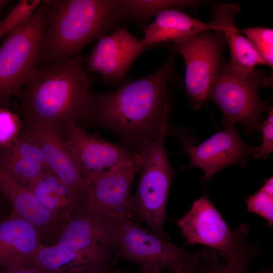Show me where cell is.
<instances>
[{
  "mask_svg": "<svg viewBox=\"0 0 273 273\" xmlns=\"http://www.w3.org/2000/svg\"><path fill=\"white\" fill-rule=\"evenodd\" d=\"M174 59L172 54L155 72L115 90L90 92L83 120L116 133L135 148L155 138L169 114L167 90L174 79Z\"/></svg>",
  "mask_w": 273,
  "mask_h": 273,
  "instance_id": "obj_1",
  "label": "cell"
},
{
  "mask_svg": "<svg viewBox=\"0 0 273 273\" xmlns=\"http://www.w3.org/2000/svg\"><path fill=\"white\" fill-rule=\"evenodd\" d=\"M85 62L79 54L39 66L17 94L23 120L47 125L62 138L70 123L83 120L91 92Z\"/></svg>",
  "mask_w": 273,
  "mask_h": 273,
  "instance_id": "obj_2",
  "label": "cell"
},
{
  "mask_svg": "<svg viewBox=\"0 0 273 273\" xmlns=\"http://www.w3.org/2000/svg\"><path fill=\"white\" fill-rule=\"evenodd\" d=\"M39 66L67 60L119 27L127 18L120 0H48Z\"/></svg>",
  "mask_w": 273,
  "mask_h": 273,
  "instance_id": "obj_3",
  "label": "cell"
},
{
  "mask_svg": "<svg viewBox=\"0 0 273 273\" xmlns=\"http://www.w3.org/2000/svg\"><path fill=\"white\" fill-rule=\"evenodd\" d=\"M165 119L157 135L138 147L140 178L132 196V218L135 217L152 231L167 238L164 231L167 199L175 174L168 158L164 141L167 129Z\"/></svg>",
  "mask_w": 273,
  "mask_h": 273,
  "instance_id": "obj_4",
  "label": "cell"
},
{
  "mask_svg": "<svg viewBox=\"0 0 273 273\" xmlns=\"http://www.w3.org/2000/svg\"><path fill=\"white\" fill-rule=\"evenodd\" d=\"M47 3L11 31L0 47V108H7L39 67L47 28Z\"/></svg>",
  "mask_w": 273,
  "mask_h": 273,
  "instance_id": "obj_5",
  "label": "cell"
},
{
  "mask_svg": "<svg viewBox=\"0 0 273 273\" xmlns=\"http://www.w3.org/2000/svg\"><path fill=\"white\" fill-rule=\"evenodd\" d=\"M271 85L262 71H243L231 66L224 60L208 89L207 99L221 110L222 124L226 127L240 123L246 133L260 131L261 116L267 103L259 96L260 86Z\"/></svg>",
  "mask_w": 273,
  "mask_h": 273,
  "instance_id": "obj_6",
  "label": "cell"
},
{
  "mask_svg": "<svg viewBox=\"0 0 273 273\" xmlns=\"http://www.w3.org/2000/svg\"><path fill=\"white\" fill-rule=\"evenodd\" d=\"M116 244L118 256L141 266V273H161L164 268L181 273H203L205 248L187 251L132 219L121 220Z\"/></svg>",
  "mask_w": 273,
  "mask_h": 273,
  "instance_id": "obj_7",
  "label": "cell"
},
{
  "mask_svg": "<svg viewBox=\"0 0 273 273\" xmlns=\"http://www.w3.org/2000/svg\"><path fill=\"white\" fill-rule=\"evenodd\" d=\"M187 245L201 244L216 250L226 260L247 241L249 228L231 230L207 195L194 201L190 210L177 221Z\"/></svg>",
  "mask_w": 273,
  "mask_h": 273,
  "instance_id": "obj_8",
  "label": "cell"
},
{
  "mask_svg": "<svg viewBox=\"0 0 273 273\" xmlns=\"http://www.w3.org/2000/svg\"><path fill=\"white\" fill-rule=\"evenodd\" d=\"M225 41L220 32H203L188 41L172 45L183 58L186 65V93L195 109L205 103L209 87L224 60Z\"/></svg>",
  "mask_w": 273,
  "mask_h": 273,
  "instance_id": "obj_9",
  "label": "cell"
},
{
  "mask_svg": "<svg viewBox=\"0 0 273 273\" xmlns=\"http://www.w3.org/2000/svg\"><path fill=\"white\" fill-rule=\"evenodd\" d=\"M62 139L85 181L133 161L139 156L137 148L90 135L76 122L66 127Z\"/></svg>",
  "mask_w": 273,
  "mask_h": 273,
  "instance_id": "obj_10",
  "label": "cell"
},
{
  "mask_svg": "<svg viewBox=\"0 0 273 273\" xmlns=\"http://www.w3.org/2000/svg\"><path fill=\"white\" fill-rule=\"evenodd\" d=\"M139 167V154L135 160L86 180L88 197L82 211L115 219L133 220L131 189Z\"/></svg>",
  "mask_w": 273,
  "mask_h": 273,
  "instance_id": "obj_11",
  "label": "cell"
},
{
  "mask_svg": "<svg viewBox=\"0 0 273 273\" xmlns=\"http://www.w3.org/2000/svg\"><path fill=\"white\" fill-rule=\"evenodd\" d=\"M177 135L181 140L185 153L189 156L190 162L183 168L198 167L204 172L203 180L211 179L217 172L231 165H246L249 156L255 153L256 147L245 144L234 125L226 127L202 143L193 146L180 133Z\"/></svg>",
  "mask_w": 273,
  "mask_h": 273,
  "instance_id": "obj_12",
  "label": "cell"
},
{
  "mask_svg": "<svg viewBox=\"0 0 273 273\" xmlns=\"http://www.w3.org/2000/svg\"><path fill=\"white\" fill-rule=\"evenodd\" d=\"M22 126L40 147L49 169L69 189L79 210H83L88 200V186L62 136L42 123L23 120Z\"/></svg>",
  "mask_w": 273,
  "mask_h": 273,
  "instance_id": "obj_13",
  "label": "cell"
},
{
  "mask_svg": "<svg viewBox=\"0 0 273 273\" xmlns=\"http://www.w3.org/2000/svg\"><path fill=\"white\" fill-rule=\"evenodd\" d=\"M146 48L127 27H119L99 39L86 61V67L100 74L104 83L116 84Z\"/></svg>",
  "mask_w": 273,
  "mask_h": 273,
  "instance_id": "obj_14",
  "label": "cell"
},
{
  "mask_svg": "<svg viewBox=\"0 0 273 273\" xmlns=\"http://www.w3.org/2000/svg\"><path fill=\"white\" fill-rule=\"evenodd\" d=\"M117 244L83 250L70 249L55 243L38 248L31 267L51 273H78L111 268L118 255Z\"/></svg>",
  "mask_w": 273,
  "mask_h": 273,
  "instance_id": "obj_15",
  "label": "cell"
},
{
  "mask_svg": "<svg viewBox=\"0 0 273 273\" xmlns=\"http://www.w3.org/2000/svg\"><path fill=\"white\" fill-rule=\"evenodd\" d=\"M121 220L78 210L60 228L56 243L76 250L116 244Z\"/></svg>",
  "mask_w": 273,
  "mask_h": 273,
  "instance_id": "obj_16",
  "label": "cell"
},
{
  "mask_svg": "<svg viewBox=\"0 0 273 273\" xmlns=\"http://www.w3.org/2000/svg\"><path fill=\"white\" fill-rule=\"evenodd\" d=\"M40 238L36 227L12 212L0 222V267L30 268L42 244Z\"/></svg>",
  "mask_w": 273,
  "mask_h": 273,
  "instance_id": "obj_17",
  "label": "cell"
},
{
  "mask_svg": "<svg viewBox=\"0 0 273 273\" xmlns=\"http://www.w3.org/2000/svg\"><path fill=\"white\" fill-rule=\"evenodd\" d=\"M0 192L12 212L36 227L40 234H58L59 224L51 212L25 185L15 178L0 160Z\"/></svg>",
  "mask_w": 273,
  "mask_h": 273,
  "instance_id": "obj_18",
  "label": "cell"
},
{
  "mask_svg": "<svg viewBox=\"0 0 273 273\" xmlns=\"http://www.w3.org/2000/svg\"><path fill=\"white\" fill-rule=\"evenodd\" d=\"M220 29L213 21L203 22L175 9H168L155 16L154 21L145 29L141 40L146 48L162 42L178 45L203 32H218Z\"/></svg>",
  "mask_w": 273,
  "mask_h": 273,
  "instance_id": "obj_19",
  "label": "cell"
},
{
  "mask_svg": "<svg viewBox=\"0 0 273 273\" xmlns=\"http://www.w3.org/2000/svg\"><path fill=\"white\" fill-rule=\"evenodd\" d=\"M240 7L235 4H225L214 7L213 22L220 28L230 50L231 66L243 71H250L258 65H266L248 39L236 28L235 15Z\"/></svg>",
  "mask_w": 273,
  "mask_h": 273,
  "instance_id": "obj_20",
  "label": "cell"
},
{
  "mask_svg": "<svg viewBox=\"0 0 273 273\" xmlns=\"http://www.w3.org/2000/svg\"><path fill=\"white\" fill-rule=\"evenodd\" d=\"M27 186L62 225L78 210L76 201L67 187L52 172H48Z\"/></svg>",
  "mask_w": 273,
  "mask_h": 273,
  "instance_id": "obj_21",
  "label": "cell"
},
{
  "mask_svg": "<svg viewBox=\"0 0 273 273\" xmlns=\"http://www.w3.org/2000/svg\"><path fill=\"white\" fill-rule=\"evenodd\" d=\"M127 17L142 22L160 12L176 8H195L202 1L194 0H120Z\"/></svg>",
  "mask_w": 273,
  "mask_h": 273,
  "instance_id": "obj_22",
  "label": "cell"
},
{
  "mask_svg": "<svg viewBox=\"0 0 273 273\" xmlns=\"http://www.w3.org/2000/svg\"><path fill=\"white\" fill-rule=\"evenodd\" d=\"M259 246L244 242L225 264L220 262L218 253L214 250L209 257L204 273H246L252 259L258 253Z\"/></svg>",
  "mask_w": 273,
  "mask_h": 273,
  "instance_id": "obj_23",
  "label": "cell"
},
{
  "mask_svg": "<svg viewBox=\"0 0 273 273\" xmlns=\"http://www.w3.org/2000/svg\"><path fill=\"white\" fill-rule=\"evenodd\" d=\"M0 160L12 175L26 186L43 174L51 172L39 164L12 155L4 149L0 150Z\"/></svg>",
  "mask_w": 273,
  "mask_h": 273,
  "instance_id": "obj_24",
  "label": "cell"
},
{
  "mask_svg": "<svg viewBox=\"0 0 273 273\" xmlns=\"http://www.w3.org/2000/svg\"><path fill=\"white\" fill-rule=\"evenodd\" d=\"M248 39L265 64L273 65V30L262 27H250L240 30Z\"/></svg>",
  "mask_w": 273,
  "mask_h": 273,
  "instance_id": "obj_25",
  "label": "cell"
},
{
  "mask_svg": "<svg viewBox=\"0 0 273 273\" xmlns=\"http://www.w3.org/2000/svg\"><path fill=\"white\" fill-rule=\"evenodd\" d=\"M4 149L12 155L31 161L48 168L40 147L23 126L13 145Z\"/></svg>",
  "mask_w": 273,
  "mask_h": 273,
  "instance_id": "obj_26",
  "label": "cell"
},
{
  "mask_svg": "<svg viewBox=\"0 0 273 273\" xmlns=\"http://www.w3.org/2000/svg\"><path fill=\"white\" fill-rule=\"evenodd\" d=\"M41 0H21L0 22V39L28 18L41 4Z\"/></svg>",
  "mask_w": 273,
  "mask_h": 273,
  "instance_id": "obj_27",
  "label": "cell"
},
{
  "mask_svg": "<svg viewBox=\"0 0 273 273\" xmlns=\"http://www.w3.org/2000/svg\"><path fill=\"white\" fill-rule=\"evenodd\" d=\"M22 127L19 117L8 108H0V148L10 147L18 137Z\"/></svg>",
  "mask_w": 273,
  "mask_h": 273,
  "instance_id": "obj_28",
  "label": "cell"
},
{
  "mask_svg": "<svg viewBox=\"0 0 273 273\" xmlns=\"http://www.w3.org/2000/svg\"><path fill=\"white\" fill-rule=\"evenodd\" d=\"M248 211L264 218L268 225H273V194L260 189L246 199Z\"/></svg>",
  "mask_w": 273,
  "mask_h": 273,
  "instance_id": "obj_29",
  "label": "cell"
},
{
  "mask_svg": "<svg viewBox=\"0 0 273 273\" xmlns=\"http://www.w3.org/2000/svg\"><path fill=\"white\" fill-rule=\"evenodd\" d=\"M260 131L262 132V143L256 147L254 158L265 160L273 151V110L270 107L267 118L261 123Z\"/></svg>",
  "mask_w": 273,
  "mask_h": 273,
  "instance_id": "obj_30",
  "label": "cell"
},
{
  "mask_svg": "<svg viewBox=\"0 0 273 273\" xmlns=\"http://www.w3.org/2000/svg\"><path fill=\"white\" fill-rule=\"evenodd\" d=\"M6 270L5 273H51L35 267Z\"/></svg>",
  "mask_w": 273,
  "mask_h": 273,
  "instance_id": "obj_31",
  "label": "cell"
},
{
  "mask_svg": "<svg viewBox=\"0 0 273 273\" xmlns=\"http://www.w3.org/2000/svg\"><path fill=\"white\" fill-rule=\"evenodd\" d=\"M78 273H111V268H109V269H103V270H99L92 271H88V272H78Z\"/></svg>",
  "mask_w": 273,
  "mask_h": 273,
  "instance_id": "obj_32",
  "label": "cell"
},
{
  "mask_svg": "<svg viewBox=\"0 0 273 273\" xmlns=\"http://www.w3.org/2000/svg\"><path fill=\"white\" fill-rule=\"evenodd\" d=\"M9 2V1L6 0H0V12L5 9Z\"/></svg>",
  "mask_w": 273,
  "mask_h": 273,
  "instance_id": "obj_33",
  "label": "cell"
},
{
  "mask_svg": "<svg viewBox=\"0 0 273 273\" xmlns=\"http://www.w3.org/2000/svg\"><path fill=\"white\" fill-rule=\"evenodd\" d=\"M258 273H273L272 271L268 270H262L260 272H259Z\"/></svg>",
  "mask_w": 273,
  "mask_h": 273,
  "instance_id": "obj_34",
  "label": "cell"
},
{
  "mask_svg": "<svg viewBox=\"0 0 273 273\" xmlns=\"http://www.w3.org/2000/svg\"><path fill=\"white\" fill-rule=\"evenodd\" d=\"M168 273H181V272L177 270H169Z\"/></svg>",
  "mask_w": 273,
  "mask_h": 273,
  "instance_id": "obj_35",
  "label": "cell"
},
{
  "mask_svg": "<svg viewBox=\"0 0 273 273\" xmlns=\"http://www.w3.org/2000/svg\"></svg>",
  "mask_w": 273,
  "mask_h": 273,
  "instance_id": "obj_36",
  "label": "cell"
}]
</instances>
